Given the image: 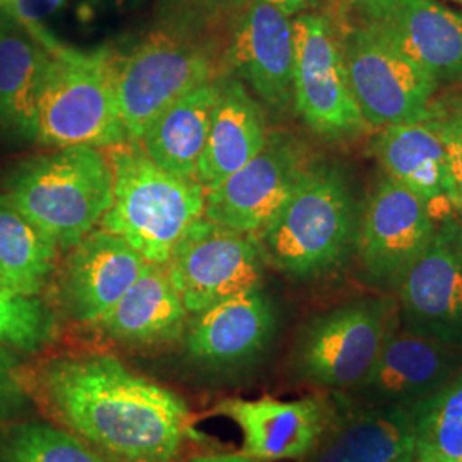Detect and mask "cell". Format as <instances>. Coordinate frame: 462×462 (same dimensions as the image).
<instances>
[{
  "label": "cell",
  "instance_id": "29",
  "mask_svg": "<svg viewBox=\"0 0 462 462\" xmlns=\"http://www.w3.org/2000/svg\"><path fill=\"white\" fill-rule=\"evenodd\" d=\"M0 462H105L97 450L64 430L42 421L0 425Z\"/></svg>",
  "mask_w": 462,
  "mask_h": 462
},
{
  "label": "cell",
  "instance_id": "4",
  "mask_svg": "<svg viewBox=\"0 0 462 462\" xmlns=\"http://www.w3.org/2000/svg\"><path fill=\"white\" fill-rule=\"evenodd\" d=\"M114 200L101 225L124 238L148 263L166 264L194 221L204 215L206 189L171 175L134 144L110 148Z\"/></svg>",
  "mask_w": 462,
  "mask_h": 462
},
{
  "label": "cell",
  "instance_id": "14",
  "mask_svg": "<svg viewBox=\"0 0 462 462\" xmlns=\"http://www.w3.org/2000/svg\"><path fill=\"white\" fill-rule=\"evenodd\" d=\"M355 17L423 67L439 86H462V13L437 0H349Z\"/></svg>",
  "mask_w": 462,
  "mask_h": 462
},
{
  "label": "cell",
  "instance_id": "19",
  "mask_svg": "<svg viewBox=\"0 0 462 462\" xmlns=\"http://www.w3.org/2000/svg\"><path fill=\"white\" fill-rule=\"evenodd\" d=\"M372 151L383 175L423 199L437 221L459 215L446 146L429 118L380 129Z\"/></svg>",
  "mask_w": 462,
  "mask_h": 462
},
{
  "label": "cell",
  "instance_id": "36",
  "mask_svg": "<svg viewBox=\"0 0 462 462\" xmlns=\"http://www.w3.org/2000/svg\"><path fill=\"white\" fill-rule=\"evenodd\" d=\"M264 2L274 5L276 9H280L281 13H284L286 16H293L305 7V4L309 0H264Z\"/></svg>",
  "mask_w": 462,
  "mask_h": 462
},
{
  "label": "cell",
  "instance_id": "6",
  "mask_svg": "<svg viewBox=\"0 0 462 462\" xmlns=\"http://www.w3.org/2000/svg\"><path fill=\"white\" fill-rule=\"evenodd\" d=\"M399 326L397 301L368 297L314 317L298 336L291 370L300 382L330 391L356 389Z\"/></svg>",
  "mask_w": 462,
  "mask_h": 462
},
{
  "label": "cell",
  "instance_id": "37",
  "mask_svg": "<svg viewBox=\"0 0 462 462\" xmlns=\"http://www.w3.org/2000/svg\"><path fill=\"white\" fill-rule=\"evenodd\" d=\"M396 462H421L420 461V457H418V454H416V450H414V446L410 447Z\"/></svg>",
  "mask_w": 462,
  "mask_h": 462
},
{
  "label": "cell",
  "instance_id": "24",
  "mask_svg": "<svg viewBox=\"0 0 462 462\" xmlns=\"http://www.w3.org/2000/svg\"><path fill=\"white\" fill-rule=\"evenodd\" d=\"M414 446L411 408L364 404L334 414L310 462H396Z\"/></svg>",
  "mask_w": 462,
  "mask_h": 462
},
{
  "label": "cell",
  "instance_id": "39",
  "mask_svg": "<svg viewBox=\"0 0 462 462\" xmlns=\"http://www.w3.org/2000/svg\"><path fill=\"white\" fill-rule=\"evenodd\" d=\"M457 216H459V219H461V225H462V211H461V213H459V215H457Z\"/></svg>",
  "mask_w": 462,
  "mask_h": 462
},
{
  "label": "cell",
  "instance_id": "2",
  "mask_svg": "<svg viewBox=\"0 0 462 462\" xmlns=\"http://www.w3.org/2000/svg\"><path fill=\"white\" fill-rule=\"evenodd\" d=\"M356 226V206L341 170L310 163L280 211L252 238L264 264L295 280H312L346 261Z\"/></svg>",
  "mask_w": 462,
  "mask_h": 462
},
{
  "label": "cell",
  "instance_id": "11",
  "mask_svg": "<svg viewBox=\"0 0 462 462\" xmlns=\"http://www.w3.org/2000/svg\"><path fill=\"white\" fill-rule=\"evenodd\" d=\"M399 326L462 349V225L459 216L437 223L425 250L396 286Z\"/></svg>",
  "mask_w": 462,
  "mask_h": 462
},
{
  "label": "cell",
  "instance_id": "18",
  "mask_svg": "<svg viewBox=\"0 0 462 462\" xmlns=\"http://www.w3.org/2000/svg\"><path fill=\"white\" fill-rule=\"evenodd\" d=\"M148 261L124 238L93 230L72 248L60 280L64 310L81 324H99L144 271Z\"/></svg>",
  "mask_w": 462,
  "mask_h": 462
},
{
  "label": "cell",
  "instance_id": "8",
  "mask_svg": "<svg viewBox=\"0 0 462 462\" xmlns=\"http://www.w3.org/2000/svg\"><path fill=\"white\" fill-rule=\"evenodd\" d=\"M337 32L353 97L368 127L427 118L440 86L423 67L356 17Z\"/></svg>",
  "mask_w": 462,
  "mask_h": 462
},
{
  "label": "cell",
  "instance_id": "17",
  "mask_svg": "<svg viewBox=\"0 0 462 462\" xmlns=\"http://www.w3.org/2000/svg\"><path fill=\"white\" fill-rule=\"evenodd\" d=\"M462 368V349L397 326L353 393L364 404L413 408L439 393Z\"/></svg>",
  "mask_w": 462,
  "mask_h": 462
},
{
  "label": "cell",
  "instance_id": "12",
  "mask_svg": "<svg viewBox=\"0 0 462 462\" xmlns=\"http://www.w3.org/2000/svg\"><path fill=\"white\" fill-rule=\"evenodd\" d=\"M437 223L423 199L383 175L358 216L355 250L366 278L396 290L406 269L429 245Z\"/></svg>",
  "mask_w": 462,
  "mask_h": 462
},
{
  "label": "cell",
  "instance_id": "21",
  "mask_svg": "<svg viewBox=\"0 0 462 462\" xmlns=\"http://www.w3.org/2000/svg\"><path fill=\"white\" fill-rule=\"evenodd\" d=\"M269 134L263 106L245 84L221 70L217 98L211 116L206 146L199 158L198 180L206 190L226 180L264 148Z\"/></svg>",
  "mask_w": 462,
  "mask_h": 462
},
{
  "label": "cell",
  "instance_id": "15",
  "mask_svg": "<svg viewBox=\"0 0 462 462\" xmlns=\"http://www.w3.org/2000/svg\"><path fill=\"white\" fill-rule=\"evenodd\" d=\"M291 19L264 0H254L223 53V70L245 84L274 114L293 105Z\"/></svg>",
  "mask_w": 462,
  "mask_h": 462
},
{
  "label": "cell",
  "instance_id": "30",
  "mask_svg": "<svg viewBox=\"0 0 462 462\" xmlns=\"http://www.w3.org/2000/svg\"><path fill=\"white\" fill-rule=\"evenodd\" d=\"M55 315L38 297L21 295L0 282V345L36 353L55 339Z\"/></svg>",
  "mask_w": 462,
  "mask_h": 462
},
{
  "label": "cell",
  "instance_id": "33",
  "mask_svg": "<svg viewBox=\"0 0 462 462\" xmlns=\"http://www.w3.org/2000/svg\"><path fill=\"white\" fill-rule=\"evenodd\" d=\"M66 0H13L9 7L4 11L24 26H36L45 17L51 16L55 11H59Z\"/></svg>",
  "mask_w": 462,
  "mask_h": 462
},
{
  "label": "cell",
  "instance_id": "27",
  "mask_svg": "<svg viewBox=\"0 0 462 462\" xmlns=\"http://www.w3.org/2000/svg\"><path fill=\"white\" fill-rule=\"evenodd\" d=\"M254 0H154V30L190 42L216 55L223 53L238 21Z\"/></svg>",
  "mask_w": 462,
  "mask_h": 462
},
{
  "label": "cell",
  "instance_id": "20",
  "mask_svg": "<svg viewBox=\"0 0 462 462\" xmlns=\"http://www.w3.org/2000/svg\"><path fill=\"white\" fill-rule=\"evenodd\" d=\"M276 314L261 288L223 300L196 314L185 347L198 364L231 368L254 362L273 339Z\"/></svg>",
  "mask_w": 462,
  "mask_h": 462
},
{
  "label": "cell",
  "instance_id": "35",
  "mask_svg": "<svg viewBox=\"0 0 462 462\" xmlns=\"http://www.w3.org/2000/svg\"><path fill=\"white\" fill-rule=\"evenodd\" d=\"M189 462H264L250 457L247 454L240 452V454H213V456H200L194 457Z\"/></svg>",
  "mask_w": 462,
  "mask_h": 462
},
{
  "label": "cell",
  "instance_id": "26",
  "mask_svg": "<svg viewBox=\"0 0 462 462\" xmlns=\"http://www.w3.org/2000/svg\"><path fill=\"white\" fill-rule=\"evenodd\" d=\"M57 252L45 231L0 196V282L21 295L38 297L53 273Z\"/></svg>",
  "mask_w": 462,
  "mask_h": 462
},
{
  "label": "cell",
  "instance_id": "3",
  "mask_svg": "<svg viewBox=\"0 0 462 462\" xmlns=\"http://www.w3.org/2000/svg\"><path fill=\"white\" fill-rule=\"evenodd\" d=\"M30 30L49 51L38 98L36 143L59 149L129 143L112 79L110 49H72L42 24Z\"/></svg>",
  "mask_w": 462,
  "mask_h": 462
},
{
  "label": "cell",
  "instance_id": "1",
  "mask_svg": "<svg viewBox=\"0 0 462 462\" xmlns=\"http://www.w3.org/2000/svg\"><path fill=\"white\" fill-rule=\"evenodd\" d=\"M38 393L51 414L86 444L124 462H170L189 429V408L165 385L110 355L45 362Z\"/></svg>",
  "mask_w": 462,
  "mask_h": 462
},
{
  "label": "cell",
  "instance_id": "38",
  "mask_svg": "<svg viewBox=\"0 0 462 462\" xmlns=\"http://www.w3.org/2000/svg\"><path fill=\"white\" fill-rule=\"evenodd\" d=\"M450 2H456V4H461L462 5V0H450Z\"/></svg>",
  "mask_w": 462,
  "mask_h": 462
},
{
  "label": "cell",
  "instance_id": "16",
  "mask_svg": "<svg viewBox=\"0 0 462 462\" xmlns=\"http://www.w3.org/2000/svg\"><path fill=\"white\" fill-rule=\"evenodd\" d=\"M213 413L228 418L240 429L244 454L264 462L310 456L334 418V410L319 397H228L216 404Z\"/></svg>",
  "mask_w": 462,
  "mask_h": 462
},
{
  "label": "cell",
  "instance_id": "13",
  "mask_svg": "<svg viewBox=\"0 0 462 462\" xmlns=\"http://www.w3.org/2000/svg\"><path fill=\"white\" fill-rule=\"evenodd\" d=\"M309 165L295 139L273 134L247 165L206 190L204 217L254 236L280 211Z\"/></svg>",
  "mask_w": 462,
  "mask_h": 462
},
{
  "label": "cell",
  "instance_id": "10",
  "mask_svg": "<svg viewBox=\"0 0 462 462\" xmlns=\"http://www.w3.org/2000/svg\"><path fill=\"white\" fill-rule=\"evenodd\" d=\"M187 312L261 288L264 261L245 233L199 217L163 264Z\"/></svg>",
  "mask_w": 462,
  "mask_h": 462
},
{
  "label": "cell",
  "instance_id": "5",
  "mask_svg": "<svg viewBox=\"0 0 462 462\" xmlns=\"http://www.w3.org/2000/svg\"><path fill=\"white\" fill-rule=\"evenodd\" d=\"M5 198L57 247L74 248L114 200V173L98 148L70 146L36 156L9 177Z\"/></svg>",
  "mask_w": 462,
  "mask_h": 462
},
{
  "label": "cell",
  "instance_id": "25",
  "mask_svg": "<svg viewBox=\"0 0 462 462\" xmlns=\"http://www.w3.org/2000/svg\"><path fill=\"white\" fill-rule=\"evenodd\" d=\"M217 76L196 84L175 99L139 139L149 160L171 175L196 179L217 98Z\"/></svg>",
  "mask_w": 462,
  "mask_h": 462
},
{
  "label": "cell",
  "instance_id": "9",
  "mask_svg": "<svg viewBox=\"0 0 462 462\" xmlns=\"http://www.w3.org/2000/svg\"><path fill=\"white\" fill-rule=\"evenodd\" d=\"M293 26V106L317 135L356 139L368 129L353 97L337 26L330 17L303 13Z\"/></svg>",
  "mask_w": 462,
  "mask_h": 462
},
{
  "label": "cell",
  "instance_id": "32",
  "mask_svg": "<svg viewBox=\"0 0 462 462\" xmlns=\"http://www.w3.org/2000/svg\"><path fill=\"white\" fill-rule=\"evenodd\" d=\"M17 353L13 347L0 345V425L16 421L32 408Z\"/></svg>",
  "mask_w": 462,
  "mask_h": 462
},
{
  "label": "cell",
  "instance_id": "22",
  "mask_svg": "<svg viewBox=\"0 0 462 462\" xmlns=\"http://www.w3.org/2000/svg\"><path fill=\"white\" fill-rule=\"evenodd\" d=\"M49 60L47 47L16 17L0 11V131L36 141L38 98Z\"/></svg>",
  "mask_w": 462,
  "mask_h": 462
},
{
  "label": "cell",
  "instance_id": "7",
  "mask_svg": "<svg viewBox=\"0 0 462 462\" xmlns=\"http://www.w3.org/2000/svg\"><path fill=\"white\" fill-rule=\"evenodd\" d=\"M112 79L127 137L139 143L151 122L196 84L215 78L221 60L206 49L152 30L124 53L110 50Z\"/></svg>",
  "mask_w": 462,
  "mask_h": 462
},
{
  "label": "cell",
  "instance_id": "31",
  "mask_svg": "<svg viewBox=\"0 0 462 462\" xmlns=\"http://www.w3.org/2000/svg\"><path fill=\"white\" fill-rule=\"evenodd\" d=\"M430 122L437 129L446 146L452 179L459 196V213L462 211V97L433 99L430 105Z\"/></svg>",
  "mask_w": 462,
  "mask_h": 462
},
{
  "label": "cell",
  "instance_id": "23",
  "mask_svg": "<svg viewBox=\"0 0 462 462\" xmlns=\"http://www.w3.org/2000/svg\"><path fill=\"white\" fill-rule=\"evenodd\" d=\"M185 317L187 309L165 265L148 263L99 326L118 343L156 346L182 336Z\"/></svg>",
  "mask_w": 462,
  "mask_h": 462
},
{
  "label": "cell",
  "instance_id": "28",
  "mask_svg": "<svg viewBox=\"0 0 462 462\" xmlns=\"http://www.w3.org/2000/svg\"><path fill=\"white\" fill-rule=\"evenodd\" d=\"M411 414L420 461L462 462V368Z\"/></svg>",
  "mask_w": 462,
  "mask_h": 462
},
{
  "label": "cell",
  "instance_id": "34",
  "mask_svg": "<svg viewBox=\"0 0 462 462\" xmlns=\"http://www.w3.org/2000/svg\"><path fill=\"white\" fill-rule=\"evenodd\" d=\"M144 2L146 0H83V9L88 16L124 14L139 9Z\"/></svg>",
  "mask_w": 462,
  "mask_h": 462
}]
</instances>
